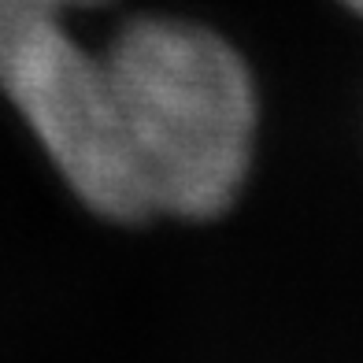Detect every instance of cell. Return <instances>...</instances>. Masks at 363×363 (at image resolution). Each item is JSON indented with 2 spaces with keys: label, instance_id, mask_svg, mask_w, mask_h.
Wrapping results in <instances>:
<instances>
[{
  "label": "cell",
  "instance_id": "1",
  "mask_svg": "<svg viewBox=\"0 0 363 363\" xmlns=\"http://www.w3.org/2000/svg\"><path fill=\"white\" fill-rule=\"evenodd\" d=\"M108 108L145 219H216L252 163L256 89L223 38L138 19L104 48Z\"/></svg>",
  "mask_w": 363,
  "mask_h": 363
},
{
  "label": "cell",
  "instance_id": "2",
  "mask_svg": "<svg viewBox=\"0 0 363 363\" xmlns=\"http://www.w3.org/2000/svg\"><path fill=\"white\" fill-rule=\"evenodd\" d=\"M96 4L104 0H0V89L96 216L145 223L111 126L104 52L86 48L67 23Z\"/></svg>",
  "mask_w": 363,
  "mask_h": 363
},
{
  "label": "cell",
  "instance_id": "3",
  "mask_svg": "<svg viewBox=\"0 0 363 363\" xmlns=\"http://www.w3.org/2000/svg\"><path fill=\"white\" fill-rule=\"evenodd\" d=\"M345 4H349V8L356 11V15H363V0H345Z\"/></svg>",
  "mask_w": 363,
  "mask_h": 363
}]
</instances>
